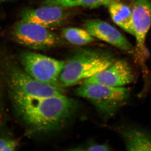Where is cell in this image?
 Returning a JSON list of instances; mask_svg holds the SVG:
<instances>
[{"instance_id":"2","label":"cell","mask_w":151,"mask_h":151,"mask_svg":"<svg viewBox=\"0 0 151 151\" xmlns=\"http://www.w3.org/2000/svg\"><path fill=\"white\" fill-rule=\"evenodd\" d=\"M116 60L110 53L100 50L76 52L66 62L60 75V88L73 86L97 74Z\"/></svg>"},{"instance_id":"1","label":"cell","mask_w":151,"mask_h":151,"mask_svg":"<svg viewBox=\"0 0 151 151\" xmlns=\"http://www.w3.org/2000/svg\"><path fill=\"white\" fill-rule=\"evenodd\" d=\"M17 116L33 132L48 133L63 128L78 108L77 102L63 94L37 98L9 91Z\"/></svg>"},{"instance_id":"8","label":"cell","mask_w":151,"mask_h":151,"mask_svg":"<svg viewBox=\"0 0 151 151\" xmlns=\"http://www.w3.org/2000/svg\"><path fill=\"white\" fill-rule=\"evenodd\" d=\"M135 79L136 74L129 63L124 60H115L107 68L81 83L123 87L133 83Z\"/></svg>"},{"instance_id":"4","label":"cell","mask_w":151,"mask_h":151,"mask_svg":"<svg viewBox=\"0 0 151 151\" xmlns=\"http://www.w3.org/2000/svg\"><path fill=\"white\" fill-rule=\"evenodd\" d=\"M20 61L23 69L35 79L61 88L58 85V79L64 61L32 52L22 53Z\"/></svg>"},{"instance_id":"3","label":"cell","mask_w":151,"mask_h":151,"mask_svg":"<svg viewBox=\"0 0 151 151\" xmlns=\"http://www.w3.org/2000/svg\"><path fill=\"white\" fill-rule=\"evenodd\" d=\"M77 96L89 101L104 118H111L129 97L130 91L123 87L97 84H81L76 89Z\"/></svg>"},{"instance_id":"15","label":"cell","mask_w":151,"mask_h":151,"mask_svg":"<svg viewBox=\"0 0 151 151\" xmlns=\"http://www.w3.org/2000/svg\"><path fill=\"white\" fill-rule=\"evenodd\" d=\"M18 145L16 140L0 138V151L15 150Z\"/></svg>"},{"instance_id":"18","label":"cell","mask_w":151,"mask_h":151,"mask_svg":"<svg viewBox=\"0 0 151 151\" xmlns=\"http://www.w3.org/2000/svg\"><path fill=\"white\" fill-rule=\"evenodd\" d=\"M7 1V0H0V1Z\"/></svg>"},{"instance_id":"7","label":"cell","mask_w":151,"mask_h":151,"mask_svg":"<svg viewBox=\"0 0 151 151\" xmlns=\"http://www.w3.org/2000/svg\"><path fill=\"white\" fill-rule=\"evenodd\" d=\"M132 11L134 36L136 40L134 55L139 62L143 63L149 55L145 40L151 25V1L134 0Z\"/></svg>"},{"instance_id":"16","label":"cell","mask_w":151,"mask_h":151,"mask_svg":"<svg viewBox=\"0 0 151 151\" xmlns=\"http://www.w3.org/2000/svg\"><path fill=\"white\" fill-rule=\"evenodd\" d=\"M85 150L88 151H110L111 148L110 147L104 144H94L90 145L89 147L86 148Z\"/></svg>"},{"instance_id":"6","label":"cell","mask_w":151,"mask_h":151,"mask_svg":"<svg viewBox=\"0 0 151 151\" xmlns=\"http://www.w3.org/2000/svg\"><path fill=\"white\" fill-rule=\"evenodd\" d=\"M13 36L19 43L33 49H45L54 46L58 38L48 29L21 21L14 27Z\"/></svg>"},{"instance_id":"9","label":"cell","mask_w":151,"mask_h":151,"mask_svg":"<svg viewBox=\"0 0 151 151\" xmlns=\"http://www.w3.org/2000/svg\"><path fill=\"white\" fill-rule=\"evenodd\" d=\"M85 29L94 37L110 44L129 54H135V49L116 28L99 19L87 20L84 24Z\"/></svg>"},{"instance_id":"12","label":"cell","mask_w":151,"mask_h":151,"mask_svg":"<svg viewBox=\"0 0 151 151\" xmlns=\"http://www.w3.org/2000/svg\"><path fill=\"white\" fill-rule=\"evenodd\" d=\"M108 6L113 22L127 32L134 35L132 9L116 1H110Z\"/></svg>"},{"instance_id":"10","label":"cell","mask_w":151,"mask_h":151,"mask_svg":"<svg viewBox=\"0 0 151 151\" xmlns=\"http://www.w3.org/2000/svg\"><path fill=\"white\" fill-rule=\"evenodd\" d=\"M62 9L55 6H42L35 9L24 11L21 20L39 25L47 29L58 26L64 18Z\"/></svg>"},{"instance_id":"5","label":"cell","mask_w":151,"mask_h":151,"mask_svg":"<svg viewBox=\"0 0 151 151\" xmlns=\"http://www.w3.org/2000/svg\"><path fill=\"white\" fill-rule=\"evenodd\" d=\"M7 77L9 91L24 96L42 98L63 94L61 88L37 81L23 69L11 68Z\"/></svg>"},{"instance_id":"13","label":"cell","mask_w":151,"mask_h":151,"mask_svg":"<svg viewBox=\"0 0 151 151\" xmlns=\"http://www.w3.org/2000/svg\"><path fill=\"white\" fill-rule=\"evenodd\" d=\"M110 0H45L42 6H55L61 9L80 6L92 9L107 5Z\"/></svg>"},{"instance_id":"17","label":"cell","mask_w":151,"mask_h":151,"mask_svg":"<svg viewBox=\"0 0 151 151\" xmlns=\"http://www.w3.org/2000/svg\"><path fill=\"white\" fill-rule=\"evenodd\" d=\"M2 99V90L1 87V84H0V103Z\"/></svg>"},{"instance_id":"14","label":"cell","mask_w":151,"mask_h":151,"mask_svg":"<svg viewBox=\"0 0 151 151\" xmlns=\"http://www.w3.org/2000/svg\"><path fill=\"white\" fill-rule=\"evenodd\" d=\"M62 35L70 43L76 45H84L95 41L94 37L86 29L78 28H66L62 31Z\"/></svg>"},{"instance_id":"11","label":"cell","mask_w":151,"mask_h":151,"mask_svg":"<svg viewBox=\"0 0 151 151\" xmlns=\"http://www.w3.org/2000/svg\"><path fill=\"white\" fill-rule=\"evenodd\" d=\"M128 151H151V134L135 127L124 128L122 132Z\"/></svg>"}]
</instances>
